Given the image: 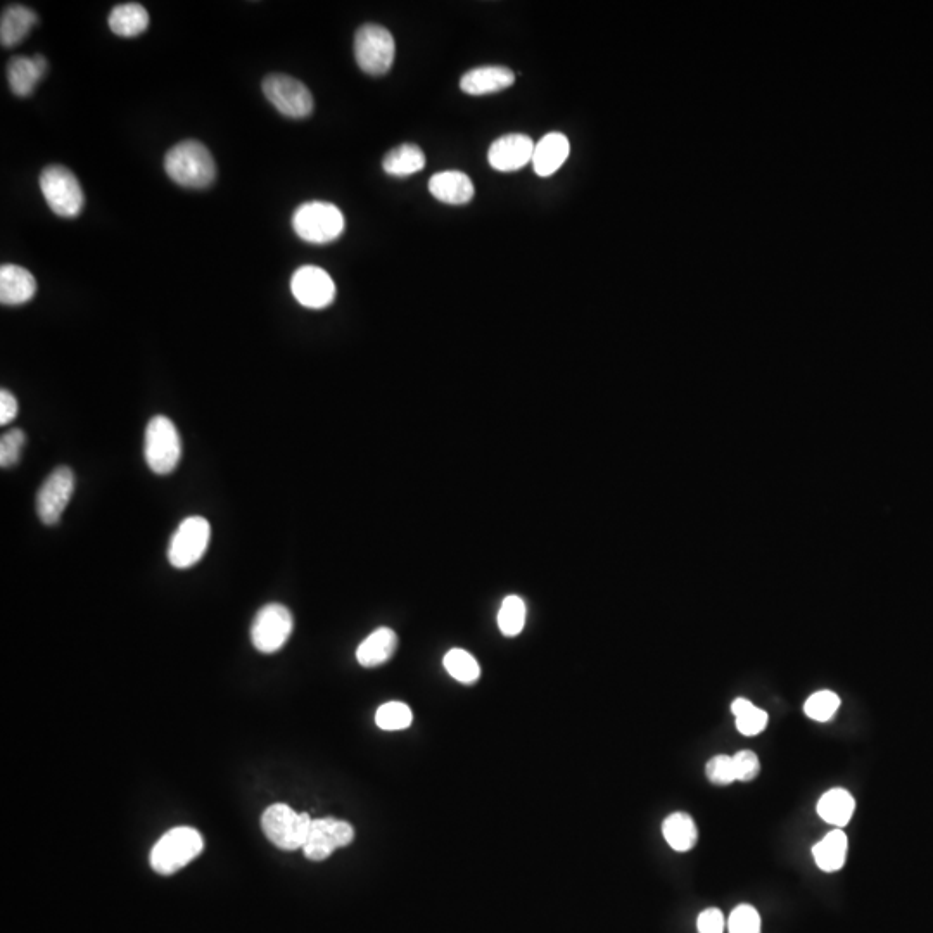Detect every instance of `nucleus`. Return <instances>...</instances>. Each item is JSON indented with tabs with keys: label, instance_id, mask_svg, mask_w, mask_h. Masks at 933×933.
<instances>
[{
	"label": "nucleus",
	"instance_id": "f257e3e1",
	"mask_svg": "<svg viewBox=\"0 0 933 933\" xmlns=\"http://www.w3.org/2000/svg\"><path fill=\"white\" fill-rule=\"evenodd\" d=\"M165 170L173 182L189 189H204L216 177L215 159L208 147L197 140H184L165 156Z\"/></svg>",
	"mask_w": 933,
	"mask_h": 933
},
{
	"label": "nucleus",
	"instance_id": "f03ea898",
	"mask_svg": "<svg viewBox=\"0 0 933 933\" xmlns=\"http://www.w3.org/2000/svg\"><path fill=\"white\" fill-rule=\"evenodd\" d=\"M204 851L203 835L191 826H177L159 838L151 851V866L158 875L170 876L192 863Z\"/></svg>",
	"mask_w": 933,
	"mask_h": 933
},
{
	"label": "nucleus",
	"instance_id": "7ed1b4c3",
	"mask_svg": "<svg viewBox=\"0 0 933 933\" xmlns=\"http://www.w3.org/2000/svg\"><path fill=\"white\" fill-rule=\"evenodd\" d=\"M292 227L303 241L327 244L343 235L344 216L334 204L310 201L301 204L298 210L294 211Z\"/></svg>",
	"mask_w": 933,
	"mask_h": 933
},
{
	"label": "nucleus",
	"instance_id": "20e7f679",
	"mask_svg": "<svg viewBox=\"0 0 933 933\" xmlns=\"http://www.w3.org/2000/svg\"><path fill=\"white\" fill-rule=\"evenodd\" d=\"M144 457L149 469L158 476H168L177 469L182 457V443L177 427L165 415H156L149 420L144 443Z\"/></svg>",
	"mask_w": 933,
	"mask_h": 933
},
{
	"label": "nucleus",
	"instance_id": "39448f33",
	"mask_svg": "<svg viewBox=\"0 0 933 933\" xmlns=\"http://www.w3.org/2000/svg\"><path fill=\"white\" fill-rule=\"evenodd\" d=\"M311 821L308 814L296 813L286 804H273L261 816V830L282 851H298L305 847Z\"/></svg>",
	"mask_w": 933,
	"mask_h": 933
},
{
	"label": "nucleus",
	"instance_id": "423d86ee",
	"mask_svg": "<svg viewBox=\"0 0 933 933\" xmlns=\"http://www.w3.org/2000/svg\"><path fill=\"white\" fill-rule=\"evenodd\" d=\"M40 191L54 213L63 218L80 215L85 204L82 185L66 166L51 165L40 173Z\"/></svg>",
	"mask_w": 933,
	"mask_h": 933
},
{
	"label": "nucleus",
	"instance_id": "0eeeda50",
	"mask_svg": "<svg viewBox=\"0 0 933 933\" xmlns=\"http://www.w3.org/2000/svg\"><path fill=\"white\" fill-rule=\"evenodd\" d=\"M396 44L388 28L381 25H363L355 37V58L365 73L381 77L394 63Z\"/></svg>",
	"mask_w": 933,
	"mask_h": 933
},
{
	"label": "nucleus",
	"instance_id": "6e6552de",
	"mask_svg": "<svg viewBox=\"0 0 933 933\" xmlns=\"http://www.w3.org/2000/svg\"><path fill=\"white\" fill-rule=\"evenodd\" d=\"M211 538L210 522L194 515L180 522L168 546V560L177 569H189L203 559Z\"/></svg>",
	"mask_w": 933,
	"mask_h": 933
},
{
	"label": "nucleus",
	"instance_id": "1a4fd4ad",
	"mask_svg": "<svg viewBox=\"0 0 933 933\" xmlns=\"http://www.w3.org/2000/svg\"><path fill=\"white\" fill-rule=\"evenodd\" d=\"M292 614L280 603H268L254 617L251 642L261 654H275L286 645L292 633Z\"/></svg>",
	"mask_w": 933,
	"mask_h": 933
},
{
	"label": "nucleus",
	"instance_id": "9d476101",
	"mask_svg": "<svg viewBox=\"0 0 933 933\" xmlns=\"http://www.w3.org/2000/svg\"><path fill=\"white\" fill-rule=\"evenodd\" d=\"M263 94L273 108L289 118H306L313 113V96L305 83L289 75H268Z\"/></svg>",
	"mask_w": 933,
	"mask_h": 933
},
{
	"label": "nucleus",
	"instance_id": "9b49d317",
	"mask_svg": "<svg viewBox=\"0 0 933 933\" xmlns=\"http://www.w3.org/2000/svg\"><path fill=\"white\" fill-rule=\"evenodd\" d=\"M75 491V474L61 465L45 479L37 495V514L45 526L58 524Z\"/></svg>",
	"mask_w": 933,
	"mask_h": 933
},
{
	"label": "nucleus",
	"instance_id": "f8f14e48",
	"mask_svg": "<svg viewBox=\"0 0 933 933\" xmlns=\"http://www.w3.org/2000/svg\"><path fill=\"white\" fill-rule=\"evenodd\" d=\"M353 840L355 828L350 823L334 818L313 819L303 852L310 861H325L332 852L348 847Z\"/></svg>",
	"mask_w": 933,
	"mask_h": 933
},
{
	"label": "nucleus",
	"instance_id": "ddd939ff",
	"mask_svg": "<svg viewBox=\"0 0 933 933\" xmlns=\"http://www.w3.org/2000/svg\"><path fill=\"white\" fill-rule=\"evenodd\" d=\"M291 291L299 305L311 310H322L336 298V284L331 275L318 267H301L294 272Z\"/></svg>",
	"mask_w": 933,
	"mask_h": 933
},
{
	"label": "nucleus",
	"instance_id": "4468645a",
	"mask_svg": "<svg viewBox=\"0 0 933 933\" xmlns=\"http://www.w3.org/2000/svg\"><path fill=\"white\" fill-rule=\"evenodd\" d=\"M534 147L536 144L527 135H503L489 147V165L498 172L521 170L522 166L533 161Z\"/></svg>",
	"mask_w": 933,
	"mask_h": 933
},
{
	"label": "nucleus",
	"instance_id": "2eb2a0df",
	"mask_svg": "<svg viewBox=\"0 0 933 933\" xmlns=\"http://www.w3.org/2000/svg\"><path fill=\"white\" fill-rule=\"evenodd\" d=\"M514 82V71L505 66H483L467 71L460 80V89L469 96H488L512 87Z\"/></svg>",
	"mask_w": 933,
	"mask_h": 933
},
{
	"label": "nucleus",
	"instance_id": "dca6fc26",
	"mask_svg": "<svg viewBox=\"0 0 933 933\" xmlns=\"http://www.w3.org/2000/svg\"><path fill=\"white\" fill-rule=\"evenodd\" d=\"M47 68H49L47 59L40 54L33 58H25V56L13 58L7 64L9 87L16 96L28 97L37 87V83L45 77Z\"/></svg>",
	"mask_w": 933,
	"mask_h": 933
},
{
	"label": "nucleus",
	"instance_id": "f3484780",
	"mask_svg": "<svg viewBox=\"0 0 933 933\" xmlns=\"http://www.w3.org/2000/svg\"><path fill=\"white\" fill-rule=\"evenodd\" d=\"M37 292V280L26 268L4 265L0 268V301L2 305H25Z\"/></svg>",
	"mask_w": 933,
	"mask_h": 933
},
{
	"label": "nucleus",
	"instance_id": "a211bd4d",
	"mask_svg": "<svg viewBox=\"0 0 933 933\" xmlns=\"http://www.w3.org/2000/svg\"><path fill=\"white\" fill-rule=\"evenodd\" d=\"M571 153L569 139L564 134L552 132L545 135L534 147V172L540 177H552L553 173L562 168Z\"/></svg>",
	"mask_w": 933,
	"mask_h": 933
},
{
	"label": "nucleus",
	"instance_id": "6ab92c4d",
	"mask_svg": "<svg viewBox=\"0 0 933 933\" xmlns=\"http://www.w3.org/2000/svg\"><path fill=\"white\" fill-rule=\"evenodd\" d=\"M429 191L438 201L446 204H467L474 197V184L462 172L436 173L429 180Z\"/></svg>",
	"mask_w": 933,
	"mask_h": 933
},
{
	"label": "nucleus",
	"instance_id": "aec40b11",
	"mask_svg": "<svg viewBox=\"0 0 933 933\" xmlns=\"http://www.w3.org/2000/svg\"><path fill=\"white\" fill-rule=\"evenodd\" d=\"M398 648V635L393 629H375L356 650V661L363 667H379L393 657Z\"/></svg>",
	"mask_w": 933,
	"mask_h": 933
},
{
	"label": "nucleus",
	"instance_id": "412c9836",
	"mask_svg": "<svg viewBox=\"0 0 933 933\" xmlns=\"http://www.w3.org/2000/svg\"><path fill=\"white\" fill-rule=\"evenodd\" d=\"M111 32L118 37H137L144 33L149 26V13L146 7L137 2H127L120 6L113 7V11L108 18Z\"/></svg>",
	"mask_w": 933,
	"mask_h": 933
},
{
	"label": "nucleus",
	"instance_id": "4be33fe9",
	"mask_svg": "<svg viewBox=\"0 0 933 933\" xmlns=\"http://www.w3.org/2000/svg\"><path fill=\"white\" fill-rule=\"evenodd\" d=\"M37 23V14L26 6H9L0 20V42L4 47H14L26 39Z\"/></svg>",
	"mask_w": 933,
	"mask_h": 933
},
{
	"label": "nucleus",
	"instance_id": "5701e85b",
	"mask_svg": "<svg viewBox=\"0 0 933 933\" xmlns=\"http://www.w3.org/2000/svg\"><path fill=\"white\" fill-rule=\"evenodd\" d=\"M814 861L825 873H835L844 868L847 859V835L842 828H837L819 840L813 847Z\"/></svg>",
	"mask_w": 933,
	"mask_h": 933
},
{
	"label": "nucleus",
	"instance_id": "b1692460",
	"mask_svg": "<svg viewBox=\"0 0 933 933\" xmlns=\"http://www.w3.org/2000/svg\"><path fill=\"white\" fill-rule=\"evenodd\" d=\"M854 809H856V800L845 788L828 790L818 802L819 818L837 828H844L851 821Z\"/></svg>",
	"mask_w": 933,
	"mask_h": 933
},
{
	"label": "nucleus",
	"instance_id": "393cba45",
	"mask_svg": "<svg viewBox=\"0 0 933 933\" xmlns=\"http://www.w3.org/2000/svg\"><path fill=\"white\" fill-rule=\"evenodd\" d=\"M662 833L669 847L676 852L692 851L699 840L697 825L686 813L669 814L662 823Z\"/></svg>",
	"mask_w": 933,
	"mask_h": 933
},
{
	"label": "nucleus",
	"instance_id": "a878e982",
	"mask_svg": "<svg viewBox=\"0 0 933 933\" xmlns=\"http://www.w3.org/2000/svg\"><path fill=\"white\" fill-rule=\"evenodd\" d=\"M382 168L393 177H408L426 168V154L415 144H403L386 154Z\"/></svg>",
	"mask_w": 933,
	"mask_h": 933
},
{
	"label": "nucleus",
	"instance_id": "bb28decb",
	"mask_svg": "<svg viewBox=\"0 0 933 933\" xmlns=\"http://www.w3.org/2000/svg\"><path fill=\"white\" fill-rule=\"evenodd\" d=\"M445 669L453 680L464 685H474L481 678V666L474 655L464 648H451L443 659Z\"/></svg>",
	"mask_w": 933,
	"mask_h": 933
},
{
	"label": "nucleus",
	"instance_id": "cd10ccee",
	"mask_svg": "<svg viewBox=\"0 0 933 933\" xmlns=\"http://www.w3.org/2000/svg\"><path fill=\"white\" fill-rule=\"evenodd\" d=\"M526 624V603L517 595L505 598L498 612V628L508 638L521 635Z\"/></svg>",
	"mask_w": 933,
	"mask_h": 933
},
{
	"label": "nucleus",
	"instance_id": "c85d7f7f",
	"mask_svg": "<svg viewBox=\"0 0 933 933\" xmlns=\"http://www.w3.org/2000/svg\"><path fill=\"white\" fill-rule=\"evenodd\" d=\"M412 723V709L403 702H388L375 712V724L384 731L407 730Z\"/></svg>",
	"mask_w": 933,
	"mask_h": 933
},
{
	"label": "nucleus",
	"instance_id": "c756f323",
	"mask_svg": "<svg viewBox=\"0 0 933 933\" xmlns=\"http://www.w3.org/2000/svg\"><path fill=\"white\" fill-rule=\"evenodd\" d=\"M838 707H840V697H838L837 693L830 692V690H821V692L814 693L806 700L804 712L814 721L826 723L837 714Z\"/></svg>",
	"mask_w": 933,
	"mask_h": 933
},
{
	"label": "nucleus",
	"instance_id": "7c9ffc66",
	"mask_svg": "<svg viewBox=\"0 0 933 933\" xmlns=\"http://www.w3.org/2000/svg\"><path fill=\"white\" fill-rule=\"evenodd\" d=\"M728 933H761V914L750 904H740L728 918Z\"/></svg>",
	"mask_w": 933,
	"mask_h": 933
},
{
	"label": "nucleus",
	"instance_id": "2f4dec72",
	"mask_svg": "<svg viewBox=\"0 0 933 933\" xmlns=\"http://www.w3.org/2000/svg\"><path fill=\"white\" fill-rule=\"evenodd\" d=\"M26 436L21 429H11L0 439V467L9 469L20 462Z\"/></svg>",
	"mask_w": 933,
	"mask_h": 933
},
{
	"label": "nucleus",
	"instance_id": "473e14b6",
	"mask_svg": "<svg viewBox=\"0 0 933 933\" xmlns=\"http://www.w3.org/2000/svg\"><path fill=\"white\" fill-rule=\"evenodd\" d=\"M705 775H707L711 783L719 785V787H726V785H731L733 781H737L735 768H733V759L730 756L712 757L711 761L707 762V766H705Z\"/></svg>",
	"mask_w": 933,
	"mask_h": 933
},
{
	"label": "nucleus",
	"instance_id": "72a5a7b5",
	"mask_svg": "<svg viewBox=\"0 0 933 933\" xmlns=\"http://www.w3.org/2000/svg\"><path fill=\"white\" fill-rule=\"evenodd\" d=\"M768 726V712L752 705L749 711L737 718V728L745 737H756Z\"/></svg>",
	"mask_w": 933,
	"mask_h": 933
},
{
	"label": "nucleus",
	"instance_id": "f704fd0d",
	"mask_svg": "<svg viewBox=\"0 0 933 933\" xmlns=\"http://www.w3.org/2000/svg\"><path fill=\"white\" fill-rule=\"evenodd\" d=\"M731 759H733V768H735L737 781H752L761 771L759 757L752 750H740Z\"/></svg>",
	"mask_w": 933,
	"mask_h": 933
},
{
	"label": "nucleus",
	"instance_id": "c9c22d12",
	"mask_svg": "<svg viewBox=\"0 0 933 933\" xmlns=\"http://www.w3.org/2000/svg\"><path fill=\"white\" fill-rule=\"evenodd\" d=\"M726 927L721 909L709 908L699 914L697 920V930L699 933H723Z\"/></svg>",
	"mask_w": 933,
	"mask_h": 933
},
{
	"label": "nucleus",
	"instance_id": "e433bc0d",
	"mask_svg": "<svg viewBox=\"0 0 933 933\" xmlns=\"http://www.w3.org/2000/svg\"><path fill=\"white\" fill-rule=\"evenodd\" d=\"M18 415V401L14 398L13 393H9L6 389L0 391V424L2 426H7L11 424Z\"/></svg>",
	"mask_w": 933,
	"mask_h": 933
},
{
	"label": "nucleus",
	"instance_id": "4c0bfd02",
	"mask_svg": "<svg viewBox=\"0 0 933 933\" xmlns=\"http://www.w3.org/2000/svg\"><path fill=\"white\" fill-rule=\"evenodd\" d=\"M752 705H754V704H752V702H750V700H747V699H737V700H735V702H733V704H731V712H733V714H735V718H738V716H742L743 712L749 711V709H750V707H752Z\"/></svg>",
	"mask_w": 933,
	"mask_h": 933
}]
</instances>
